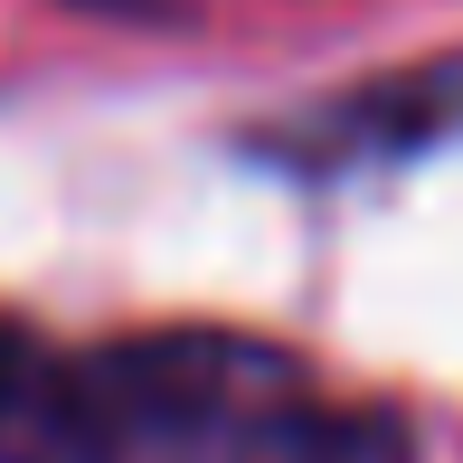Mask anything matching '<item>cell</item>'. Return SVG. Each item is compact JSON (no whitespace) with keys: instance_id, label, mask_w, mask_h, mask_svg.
<instances>
[{"instance_id":"3957f363","label":"cell","mask_w":463,"mask_h":463,"mask_svg":"<svg viewBox=\"0 0 463 463\" xmlns=\"http://www.w3.org/2000/svg\"><path fill=\"white\" fill-rule=\"evenodd\" d=\"M246 463H426V435L397 397H341L312 378L303 397H284L265 416Z\"/></svg>"},{"instance_id":"277c9868","label":"cell","mask_w":463,"mask_h":463,"mask_svg":"<svg viewBox=\"0 0 463 463\" xmlns=\"http://www.w3.org/2000/svg\"><path fill=\"white\" fill-rule=\"evenodd\" d=\"M67 10L114 19V29H189V19H199V0H67Z\"/></svg>"},{"instance_id":"6da1fadb","label":"cell","mask_w":463,"mask_h":463,"mask_svg":"<svg viewBox=\"0 0 463 463\" xmlns=\"http://www.w3.org/2000/svg\"><path fill=\"white\" fill-rule=\"evenodd\" d=\"M312 378L275 331L152 322L57 341L0 303V463H246L265 416Z\"/></svg>"},{"instance_id":"7a4b0ae2","label":"cell","mask_w":463,"mask_h":463,"mask_svg":"<svg viewBox=\"0 0 463 463\" xmlns=\"http://www.w3.org/2000/svg\"><path fill=\"white\" fill-rule=\"evenodd\" d=\"M445 142H463V38L397 57V67H369V76H341L303 104H275V114H246L227 133V152L265 180L341 189L369 171H407Z\"/></svg>"}]
</instances>
